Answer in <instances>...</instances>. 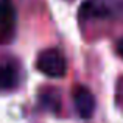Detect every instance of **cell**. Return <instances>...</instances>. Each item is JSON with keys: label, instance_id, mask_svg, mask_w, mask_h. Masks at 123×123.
I'll return each mask as SVG.
<instances>
[{"label": "cell", "instance_id": "obj_3", "mask_svg": "<svg viewBox=\"0 0 123 123\" xmlns=\"http://www.w3.org/2000/svg\"><path fill=\"white\" fill-rule=\"evenodd\" d=\"M16 28V8L11 0H0V30L11 34Z\"/></svg>", "mask_w": 123, "mask_h": 123}, {"label": "cell", "instance_id": "obj_5", "mask_svg": "<svg viewBox=\"0 0 123 123\" xmlns=\"http://www.w3.org/2000/svg\"><path fill=\"white\" fill-rule=\"evenodd\" d=\"M19 72L14 64L5 62L0 66V90H9L17 84Z\"/></svg>", "mask_w": 123, "mask_h": 123}, {"label": "cell", "instance_id": "obj_7", "mask_svg": "<svg viewBox=\"0 0 123 123\" xmlns=\"http://www.w3.org/2000/svg\"><path fill=\"white\" fill-rule=\"evenodd\" d=\"M117 53H118V55H120V56L123 58V37H122V39L117 42Z\"/></svg>", "mask_w": 123, "mask_h": 123}, {"label": "cell", "instance_id": "obj_4", "mask_svg": "<svg viewBox=\"0 0 123 123\" xmlns=\"http://www.w3.org/2000/svg\"><path fill=\"white\" fill-rule=\"evenodd\" d=\"M81 17L93 19V17H108L111 14V8L106 0H86L80 8Z\"/></svg>", "mask_w": 123, "mask_h": 123}, {"label": "cell", "instance_id": "obj_1", "mask_svg": "<svg viewBox=\"0 0 123 123\" xmlns=\"http://www.w3.org/2000/svg\"><path fill=\"white\" fill-rule=\"evenodd\" d=\"M37 70H41L44 75L50 78H61L67 72V62L64 55L56 48H48L44 50L37 58L36 64Z\"/></svg>", "mask_w": 123, "mask_h": 123}, {"label": "cell", "instance_id": "obj_6", "mask_svg": "<svg viewBox=\"0 0 123 123\" xmlns=\"http://www.w3.org/2000/svg\"><path fill=\"white\" fill-rule=\"evenodd\" d=\"M41 103L42 106H45L47 109L51 111H58L59 109V95L55 90H47V92L41 93Z\"/></svg>", "mask_w": 123, "mask_h": 123}, {"label": "cell", "instance_id": "obj_2", "mask_svg": "<svg viewBox=\"0 0 123 123\" xmlns=\"http://www.w3.org/2000/svg\"><path fill=\"white\" fill-rule=\"evenodd\" d=\"M73 103H75L76 112L81 118H90L95 111V97L87 87H78L73 93Z\"/></svg>", "mask_w": 123, "mask_h": 123}]
</instances>
